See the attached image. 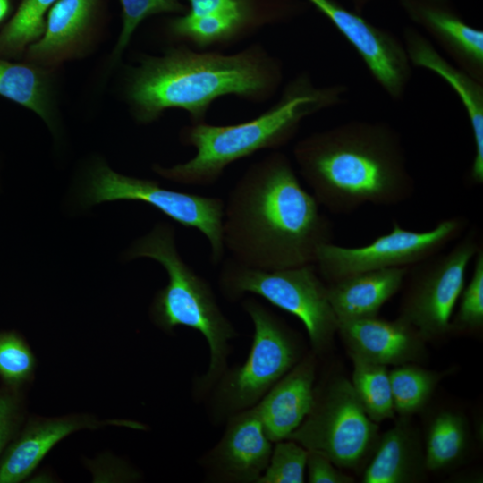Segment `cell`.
I'll list each match as a JSON object with an SVG mask.
<instances>
[{"mask_svg": "<svg viewBox=\"0 0 483 483\" xmlns=\"http://www.w3.org/2000/svg\"><path fill=\"white\" fill-rule=\"evenodd\" d=\"M353 364L352 386L367 415L376 423L393 419L389 371L386 366L350 354Z\"/></svg>", "mask_w": 483, "mask_h": 483, "instance_id": "26", "label": "cell"}, {"mask_svg": "<svg viewBox=\"0 0 483 483\" xmlns=\"http://www.w3.org/2000/svg\"><path fill=\"white\" fill-rule=\"evenodd\" d=\"M407 267L362 272L327 285L329 302L338 322L377 316L401 288Z\"/></svg>", "mask_w": 483, "mask_h": 483, "instance_id": "20", "label": "cell"}, {"mask_svg": "<svg viewBox=\"0 0 483 483\" xmlns=\"http://www.w3.org/2000/svg\"><path fill=\"white\" fill-rule=\"evenodd\" d=\"M219 286L229 299L254 293L297 317L304 325L317 352L326 351L337 332L338 321L326 285L315 264L267 270L227 260L219 275Z\"/></svg>", "mask_w": 483, "mask_h": 483, "instance_id": "6", "label": "cell"}, {"mask_svg": "<svg viewBox=\"0 0 483 483\" xmlns=\"http://www.w3.org/2000/svg\"><path fill=\"white\" fill-rule=\"evenodd\" d=\"M127 260L149 258L160 263L168 284L158 291L150 308L154 323L170 332L186 326L199 332L209 347L210 361L201 388L215 384L223 375L235 330L221 311L209 284L182 258L175 246L173 225L159 223L135 241L125 252Z\"/></svg>", "mask_w": 483, "mask_h": 483, "instance_id": "5", "label": "cell"}, {"mask_svg": "<svg viewBox=\"0 0 483 483\" xmlns=\"http://www.w3.org/2000/svg\"><path fill=\"white\" fill-rule=\"evenodd\" d=\"M470 445V430L462 414L443 410L430 419L425 436V467L437 471L457 464Z\"/></svg>", "mask_w": 483, "mask_h": 483, "instance_id": "23", "label": "cell"}, {"mask_svg": "<svg viewBox=\"0 0 483 483\" xmlns=\"http://www.w3.org/2000/svg\"><path fill=\"white\" fill-rule=\"evenodd\" d=\"M101 0H58L49 10L41 38L24 60L50 69L75 57L96 27Z\"/></svg>", "mask_w": 483, "mask_h": 483, "instance_id": "18", "label": "cell"}, {"mask_svg": "<svg viewBox=\"0 0 483 483\" xmlns=\"http://www.w3.org/2000/svg\"><path fill=\"white\" fill-rule=\"evenodd\" d=\"M192 15H227L252 12L249 0H186Z\"/></svg>", "mask_w": 483, "mask_h": 483, "instance_id": "34", "label": "cell"}, {"mask_svg": "<svg viewBox=\"0 0 483 483\" xmlns=\"http://www.w3.org/2000/svg\"><path fill=\"white\" fill-rule=\"evenodd\" d=\"M254 335L246 361L225 372L219 380L216 404L232 414L256 405L297 362L299 351L292 331L258 301L246 300Z\"/></svg>", "mask_w": 483, "mask_h": 483, "instance_id": "9", "label": "cell"}, {"mask_svg": "<svg viewBox=\"0 0 483 483\" xmlns=\"http://www.w3.org/2000/svg\"><path fill=\"white\" fill-rule=\"evenodd\" d=\"M288 157L274 152L250 165L224 208V245L245 266L283 269L315 264L333 229Z\"/></svg>", "mask_w": 483, "mask_h": 483, "instance_id": "1", "label": "cell"}, {"mask_svg": "<svg viewBox=\"0 0 483 483\" xmlns=\"http://www.w3.org/2000/svg\"><path fill=\"white\" fill-rule=\"evenodd\" d=\"M476 230L446 253L436 254L418 264L401 303L400 317L428 341L451 331V317L465 286L469 264L481 247Z\"/></svg>", "mask_w": 483, "mask_h": 483, "instance_id": "11", "label": "cell"}, {"mask_svg": "<svg viewBox=\"0 0 483 483\" xmlns=\"http://www.w3.org/2000/svg\"><path fill=\"white\" fill-rule=\"evenodd\" d=\"M300 174L335 214L392 206L414 192L400 134L381 122L352 121L314 132L293 148Z\"/></svg>", "mask_w": 483, "mask_h": 483, "instance_id": "2", "label": "cell"}, {"mask_svg": "<svg viewBox=\"0 0 483 483\" xmlns=\"http://www.w3.org/2000/svg\"><path fill=\"white\" fill-rule=\"evenodd\" d=\"M319 11L359 54L371 76L393 99H401L411 78L402 41L336 0H306Z\"/></svg>", "mask_w": 483, "mask_h": 483, "instance_id": "12", "label": "cell"}, {"mask_svg": "<svg viewBox=\"0 0 483 483\" xmlns=\"http://www.w3.org/2000/svg\"><path fill=\"white\" fill-rule=\"evenodd\" d=\"M233 415L208 464L227 480L257 482L268 464L272 441L255 405Z\"/></svg>", "mask_w": 483, "mask_h": 483, "instance_id": "16", "label": "cell"}, {"mask_svg": "<svg viewBox=\"0 0 483 483\" xmlns=\"http://www.w3.org/2000/svg\"><path fill=\"white\" fill-rule=\"evenodd\" d=\"M0 96L41 117L53 128L54 90L50 69L0 56Z\"/></svg>", "mask_w": 483, "mask_h": 483, "instance_id": "22", "label": "cell"}, {"mask_svg": "<svg viewBox=\"0 0 483 483\" xmlns=\"http://www.w3.org/2000/svg\"><path fill=\"white\" fill-rule=\"evenodd\" d=\"M123 27L113 55L118 58L127 47L137 27L148 17L164 13H185L179 0H120Z\"/></svg>", "mask_w": 483, "mask_h": 483, "instance_id": "31", "label": "cell"}, {"mask_svg": "<svg viewBox=\"0 0 483 483\" xmlns=\"http://www.w3.org/2000/svg\"><path fill=\"white\" fill-rule=\"evenodd\" d=\"M58 0H21L0 30V56L17 60L44 33L49 10Z\"/></svg>", "mask_w": 483, "mask_h": 483, "instance_id": "25", "label": "cell"}, {"mask_svg": "<svg viewBox=\"0 0 483 483\" xmlns=\"http://www.w3.org/2000/svg\"><path fill=\"white\" fill-rule=\"evenodd\" d=\"M107 425L144 428L133 421H102L89 415L30 419L0 459V483H17L25 479L46 454L68 435L80 429H95Z\"/></svg>", "mask_w": 483, "mask_h": 483, "instance_id": "17", "label": "cell"}, {"mask_svg": "<svg viewBox=\"0 0 483 483\" xmlns=\"http://www.w3.org/2000/svg\"><path fill=\"white\" fill-rule=\"evenodd\" d=\"M354 7V11L360 13L370 3L376 0H351Z\"/></svg>", "mask_w": 483, "mask_h": 483, "instance_id": "36", "label": "cell"}, {"mask_svg": "<svg viewBox=\"0 0 483 483\" xmlns=\"http://www.w3.org/2000/svg\"><path fill=\"white\" fill-rule=\"evenodd\" d=\"M308 481L310 483H351L353 478L343 473L325 455L308 451Z\"/></svg>", "mask_w": 483, "mask_h": 483, "instance_id": "33", "label": "cell"}, {"mask_svg": "<svg viewBox=\"0 0 483 483\" xmlns=\"http://www.w3.org/2000/svg\"><path fill=\"white\" fill-rule=\"evenodd\" d=\"M473 273L460 295L459 309L451 320V331L474 332L483 326V248L475 255Z\"/></svg>", "mask_w": 483, "mask_h": 483, "instance_id": "30", "label": "cell"}, {"mask_svg": "<svg viewBox=\"0 0 483 483\" xmlns=\"http://www.w3.org/2000/svg\"><path fill=\"white\" fill-rule=\"evenodd\" d=\"M256 26L252 13L219 16H198L183 13L170 21V34L200 48L238 39Z\"/></svg>", "mask_w": 483, "mask_h": 483, "instance_id": "24", "label": "cell"}, {"mask_svg": "<svg viewBox=\"0 0 483 483\" xmlns=\"http://www.w3.org/2000/svg\"><path fill=\"white\" fill-rule=\"evenodd\" d=\"M308 450L291 439L277 441L257 483H302Z\"/></svg>", "mask_w": 483, "mask_h": 483, "instance_id": "29", "label": "cell"}, {"mask_svg": "<svg viewBox=\"0 0 483 483\" xmlns=\"http://www.w3.org/2000/svg\"><path fill=\"white\" fill-rule=\"evenodd\" d=\"M454 64L483 82V31L465 21L452 0H397Z\"/></svg>", "mask_w": 483, "mask_h": 483, "instance_id": "13", "label": "cell"}, {"mask_svg": "<svg viewBox=\"0 0 483 483\" xmlns=\"http://www.w3.org/2000/svg\"><path fill=\"white\" fill-rule=\"evenodd\" d=\"M378 438L377 423L367 415L345 377L334 378L315 393L311 411L287 437L346 469L360 467Z\"/></svg>", "mask_w": 483, "mask_h": 483, "instance_id": "8", "label": "cell"}, {"mask_svg": "<svg viewBox=\"0 0 483 483\" xmlns=\"http://www.w3.org/2000/svg\"><path fill=\"white\" fill-rule=\"evenodd\" d=\"M316 362L312 354L294 365L255 405L272 442L287 439L315 402Z\"/></svg>", "mask_w": 483, "mask_h": 483, "instance_id": "19", "label": "cell"}, {"mask_svg": "<svg viewBox=\"0 0 483 483\" xmlns=\"http://www.w3.org/2000/svg\"><path fill=\"white\" fill-rule=\"evenodd\" d=\"M343 86L317 87L301 74L284 88L279 100L247 122L214 125L191 123L181 141L196 149L192 158L171 167L154 165L155 173L174 182L207 186L215 183L232 163L267 148L286 144L309 115L341 102Z\"/></svg>", "mask_w": 483, "mask_h": 483, "instance_id": "4", "label": "cell"}, {"mask_svg": "<svg viewBox=\"0 0 483 483\" xmlns=\"http://www.w3.org/2000/svg\"><path fill=\"white\" fill-rule=\"evenodd\" d=\"M21 406L18 388L7 386L0 390V455L21 422Z\"/></svg>", "mask_w": 483, "mask_h": 483, "instance_id": "32", "label": "cell"}, {"mask_svg": "<svg viewBox=\"0 0 483 483\" xmlns=\"http://www.w3.org/2000/svg\"><path fill=\"white\" fill-rule=\"evenodd\" d=\"M337 332L349 353L383 366L420 360L426 339L405 319L376 317L338 322Z\"/></svg>", "mask_w": 483, "mask_h": 483, "instance_id": "14", "label": "cell"}, {"mask_svg": "<svg viewBox=\"0 0 483 483\" xmlns=\"http://www.w3.org/2000/svg\"><path fill=\"white\" fill-rule=\"evenodd\" d=\"M444 373L405 363L389 371L395 413L402 419L422 411Z\"/></svg>", "mask_w": 483, "mask_h": 483, "instance_id": "27", "label": "cell"}, {"mask_svg": "<svg viewBox=\"0 0 483 483\" xmlns=\"http://www.w3.org/2000/svg\"><path fill=\"white\" fill-rule=\"evenodd\" d=\"M402 419L379 436L362 482H411L420 479L427 470L419 436L405 419Z\"/></svg>", "mask_w": 483, "mask_h": 483, "instance_id": "21", "label": "cell"}, {"mask_svg": "<svg viewBox=\"0 0 483 483\" xmlns=\"http://www.w3.org/2000/svg\"><path fill=\"white\" fill-rule=\"evenodd\" d=\"M467 220L453 216L425 232L402 228L393 222L392 229L361 247H343L329 242L318 252L315 265L329 284L346 276L379 269L407 267L437 253L463 233Z\"/></svg>", "mask_w": 483, "mask_h": 483, "instance_id": "10", "label": "cell"}, {"mask_svg": "<svg viewBox=\"0 0 483 483\" xmlns=\"http://www.w3.org/2000/svg\"><path fill=\"white\" fill-rule=\"evenodd\" d=\"M283 79L280 62L259 45L232 55L174 47L148 56L129 74L126 96L134 116L151 123L169 108L186 111L191 123L205 122L212 103L236 96L260 102Z\"/></svg>", "mask_w": 483, "mask_h": 483, "instance_id": "3", "label": "cell"}, {"mask_svg": "<svg viewBox=\"0 0 483 483\" xmlns=\"http://www.w3.org/2000/svg\"><path fill=\"white\" fill-rule=\"evenodd\" d=\"M78 200L84 208L114 200L142 201L207 237L212 264L219 263L223 258L225 202L220 198L165 189L155 181L118 174L98 161L80 184Z\"/></svg>", "mask_w": 483, "mask_h": 483, "instance_id": "7", "label": "cell"}, {"mask_svg": "<svg viewBox=\"0 0 483 483\" xmlns=\"http://www.w3.org/2000/svg\"><path fill=\"white\" fill-rule=\"evenodd\" d=\"M37 360L17 333H0V377L7 386L18 388L34 377Z\"/></svg>", "mask_w": 483, "mask_h": 483, "instance_id": "28", "label": "cell"}, {"mask_svg": "<svg viewBox=\"0 0 483 483\" xmlns=\"http://www.w3.org/2000/svg\"><path fill=\"white\" fill-rule=\"evenodd\" d=\"M16 0H0V27H3L15 11Z\"/></svg>", "mask_w": 483, "mask_h": 483, "instance_id": "35", "label": "cell"}, {"mask_svg": "<svg viewBox=\"0 0 483 483\" xmlns=\"http://www.w3.org/2000/svg\"><path fill=\"white\" fill-rule=\"evenodd\" d=\"M402 43L411 65L427 69L449 84L467 113L473 142L474 157L469 172L470 183H483V82L442 56L419 30L405 27Z\"/></svg>", "mask_w": 483, "mask_h": 483, "instance_id": "15", "label": "cell"}]
</instances>
